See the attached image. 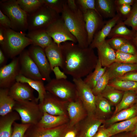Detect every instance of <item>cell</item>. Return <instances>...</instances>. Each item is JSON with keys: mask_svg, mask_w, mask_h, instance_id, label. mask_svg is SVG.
Here are the masks:
<instances>
[{"mask_svg": "<svg viewBox=\"0 0 137 137\" xmlns=\"http://www.w3.org/2000/svg\"><path fill=\"white\" fill-rule=\"evenodd\" d=\"M63 55L61 68L73 78H82L92 72L98 58L93 49L81 47L77 43L67 41L60 45Z\"/></svg>", "mask_w": 137, "mask_h": 137, "instance_id": "6da1fadb", "label": "cell"}, {"mask_svg": "<svg viewBox=\"0 0 137 137\" xmlns=\"http://www.w3.org/2000/svg\"><path fill=\"white\" fill-rule=\"evenodd\" d=\"M66 1L61 16L69 31L77 39V44L82 48L88 47L87 33L83 13L78 7L75 9L69 8Z\"/></svg>", "mask_w": 137, "mask_h": 137, "instance_id": "7a4b0ae2", "label": "cell"}, {"mask_svg": "<svg viewBox=\"0 0 137 137\" xmlns=\"http://www.w3.org/2000/svg\"><path fill=\"white\" fill-rule=\"evenodd\" d=\"M30 44L32 42L25 33L5 28L4 41L0 45L5 54L13 59Z\"/></svg>", "mask_w": 137, "mask_h": 137, "instance_id": "3957f363", "label": "cell"}, {"mask_svg": "<svg viewBox=\"0 0 137 137\" xmlns=\"http://www.w3.org/2000/svg\"><path fill=\"white\" fill-rule=\"evenodd\" d=\"M0 8L10 19L11 29L24 33L28 30V14L20 8L16 0H1L0 1Z\"/></svg>", "mask_w": 137, "mask_h": 137, "instance_id": "277c9868", "label": "cell"}, {"mask_svg": "<svg viewBox=\"0 0 137 137\" xmlns=\"http://www.w3.org/2000/svg\"><path fill=\"white\" fill-rule=\"evenodd\" d=\"M45 87L47 91L65 102L74 101L78 98L75 84L66 79H51Z\"/></svg>", "mask_w": 137, "mask_h": 137, "instance_id": "5b68a950", "label": "cell"}, {"mask_svg": "<svg viewBox=\"0 0 137 137\" xmlns=\"http://www.w3.org/2000/svg\"><path fill=\"white\" fill-rule=\"evenodd\" d=\"M60 16L59 14L44 4L34 12L28 14V30L30 31L46 29Z\"/></svg>", "mask_w": 137, "mask_h": 137, "instance_id": "8992f818", "label": "cell"}, {"mask_svg": "<svg viewBox=\"0 0 137 137\" xmlns=\"http://www.w3.org/2000/svg\"><path fill=\"white\" fill-rule=\"evenodd\" d=\"M13 111L18 113L24 124H37L43 114L39 104L34 101H15Z\"/></svg>", "mask_w": 137, "mask_h": 137, "instance_id": "52a82bcc", "label": "cell"}, {"mask_svg": "<svg viewBox=\"0 0 137 137\" xmlns=\"http://www.w3.org/2000/svg\"><path fill=\"white\" fill-rule=\"evenodd\" d=\"M45 30L54 42L59 46L67 41L78 43L77 39L69 31L61 16Z\"/></svg>", "mask_w": 137, "mask_h": 137, "instance_id": "ba28073f", "label": "cell"}, {"mask_svg": "<svg viewBox=\"0 0 137 137\" xmlns=\"http://www.w3.org/2000/svg\"><path fill=\"white\" fill-rule=\"evenodd\" d=\"M79 98L81 101L89 116H95L96 96L92 89L86 84L82 78H73Z\"/></svg>", "mask_w": 137, "mask_h": 137, "instance_id": "9c48e42d", "label": "cell"}, {"mask_svg": "<svg viewBox=\"0 0 137 137\" xmlns=\"http://www.w3.org/2000/svg\"><path fill=\"white\" fill-rule=\"evenodd\" d=\"M68 103L61 100L47 91L43 100L39 104L43 112H45L53 115L68 116L67 110Z\"/></svg>", "mask_w": 137, "mask_h": 137, "instance_id": "30bf717a", "label": "cell"}, {"mask_svg": "<svg viewBox=\"0 0 137 137\" xmlns=\"http://www.w3.org/2000/svg\"><path fill=\"white\" fill-rule=\"evenodd\" d=\"M19 57L20 74L33 80L44 81L28 50L24 49Z\"/></svg>", "mask_w": 137, "mask_h": 137, "instance_id": "8fae6325", "label": "cell"}, {"mask_svg": "<svg viewBox=\"0 0 137 137\" xmlns=\"http://www.w3.org/2000/svg\"><path fill=\"white\" fill-rule=\"evenodd\" d=\"M20 74L19 57H16L0 68V88L9 89L16 82V77Z\"/></svg>", "mask_w": 137, "mask_h": 137, "instance_id": "7c38bea8", "label": "cell"}, {"mask_svg": "<svg viewBox=\"0 0 137 137\" xmlns=\"http://www.w3.org/2000/svg\"><path fill=\"white\" fill-rule=\"evenodd\" d=\"M28 50L44 80L49 82L51 79L50 74L52 70L44 49L39 46L32 45Z\"/></svg>", "mask_w": 137, "mask_h": 137, "instance_id": "4fadbf2b", "label": "cell"}, {"mask_svg": "<svg viewBox=\"0 0 137 137\" xmlns=\"http://www.w3.org/2000/svg\"><path fill=\"white\" fill-rule=\"evenodd\" d=\"M68 123L51 128H44L37 124H31L27 130L24 137H63L68 127Z\"/></svg>", "mask_w": 137, "mask_h": 137, "instance_id": "5bb4252c", "label": "cell"}, {"mask_svg": "<svg viewBox=\"0 0 137 137\" xmlns=\"http://www.w3.org/2000/svg\"><path fill=\"white\" fill-rule=\"evenodd\" d=\"M82 12L87 33L88 44L89 46L95 34L102 27V16L93 10H87Z\"/></svg>", "mask_w": 137, "mask_h": 137, "instance_id": "9a60e30c", "label": "cell"}, {"mask_svg": "<svg viewBox=\"0 0 137 137\" xmlns=\"http://www.w3.org/2000/svg\"><path fill=\"white\" fill-rule=\"evenodd\" d=\"M34 89L26 83L15 82L9 89V95L16 101H30L38 102Z\"/></svg>", "mask_w": 137, "mask_h": 137, "instance_id": "2e32d148", "label": "cell"}, {"mask_svg": "<svg viewBox=\"0 0 137 137\" xmlns=\"http://www.w3.org/2000/svg\"><path fill=\"white\" fill-rule=\"evenodd\" d=\"M67 110L69 127L79 123L88 116L87 112L79 98L75 101L68 102Z\"/></svg>", "mask_w": 137, "mask_h": 137, "instance_id": "e0dca14e", "label": "cell"}, {"mask_svg": "<svg viewBox=\"0 0 137 137\" xmlns=\"http://www.w3.org/2000/svg\"><path fill=\"white\" fill-rule=\"evenodd\" d=\"M105 122L104 120L98 118L95 116L88 115L79 123L80 134L83 137H93Z\"/></svg>", "mask_w": 137, "mask_h": 137, "instance_id": "ac0fdd59", "label": "cell"}, {"mask_svg": "<svg viewBox=\"0 0 137 137\" xmlns=\"http://www.w3.org/2000/svg\"><path fill=\"white\" fill-rule=\"evenodd\" d=\"M120 15L117 14L108 21L106 24L102 26L101 29L95 34L89 47L93 49L96 48L104 42L112 28L120 20Z\"/></svg>", "mask_w": 137, "mask_h": 137, "instance_id": "d6986e66", "label": "cell"}, {"mask_svg": "<svg viewBox=\"0 0 137 137\" xmlns=\"http://www.w3.org/2000/svg\"><path fill=\"white\" fill-rule=\"evenodd\" d=\"M98 59L103 67H108L116 62L115 51L112 48L105 40L96 48Z\"/></svg>", "mask_w": 137, "mask_h": 137, "instance_id": "ffe728a7", "label": "cell"}, {"mask_svg": "<svg viewBox=\"0 0 137 137\" xmlns=\"http://www.w3.org/2000/svg\"><path fill=\"white\" fill-rule=\"evenodd\" d=\"M26 36L31 41L32 45L39 46L44 49L53 42L44 29L28 31Z\"/></svg>", "mask_w": 137, "mask_h": 137, "instance_id": "44dd1931", "label": "cell"}, {"mask_svg": "<svg viewBox=\"0 0 137 137\" xmlns=\"http://www.w3.org/2000/svg\"><path fill=\"white\" fill-rule=\"evenodd\" d=\"M20 119L16 111L11 112L0 117V137H11L12 132V126L15 121Z\"/></svg>", "mask_w": 137, "mask_h": 137, "instance_id": "7402d4cb", "label": "cell"}, {"mask_svg": "<svg viewBox=\"0 0 137 137\" xmlns=\"http://www.w3.org/2000/svg\"><path fill=\"white\" fill-rule=\"evenodd\" d=\"M68 116L53 115L43 112L41 118L37 125L44 128L56 127L69 122Z\"/></svg>", "mask_w": 137, "mask_h": 137, "instance_id": "603a6c76", "label": "cell"}, {"mask_svg": "<svg viewBox=\"0 0 137 137\" xmlns=\"http://www.w3.org/2000/svg\"><path fill=\"white\" fill-rule=\"evenodd\" d=\"M44 50L52 70L56 66H59L61 68L63 55L60 46L53 41Z\"/></svg>", "mask_w": 137, "mask_h": 137, "instance_id": "cb8c5ba5", "label": "cell"}, {"mask_svg": "<svg viewBox=\"0 0 137 137\" xmlns=\"http://www.w3.org/2000/svg\"><path fill=\"white\" fill-rule=\"evenodd\" d=\"M110 80L128 73L137 71V64L115 62L107 67Z\"/></svg>", "mask_w": 137, "mask_h": 137, "instance_id": "d4e9b609", "label": "cell"}, {"mask_svg": "<svg viewBox=\"0 0 137 137\" xmlns=\"http://www.w3.org/2000/svg\"><path fill=\"white\" fill-rule=\"evenodd\" d=\"M137 123V116L130 119L114 123L107 129L110 136L121 132L132 131Z\"/></svg>", "mask_w": 137, "mask_h": 137, "instance_id": "484cf974", "label": "cell"}, {"mask_svg": "<svg viewBox=\"0 0 137 137\" xmlns=\"http://www.w3.org/2000/svg\"><path fill=\"white\" fill-rule=\"evenodd\" d=\"M43 81L32 79L21 74L18 75L16 78V82L26 83L37 91L38 96L37 99L39 103L42 101L47 92Z\"/></svg>", "mask_w": 137, "mask_h": 137, "instance_id": "4316f807", "label": "cell"}, {"mask_svg": "<svg viewBox=\"0 0 137 137\" xmlns=\"http://www.w3.org/2000/svg\"><path fill=\"white\" fill-rule=\"evenodd\" d=\"M15 101L9 95V89H0V115L4 116L13 111Z\"/></svg>", "mask_w": 137, "mask_h": 137, "instance_id": "83f0119b", "label": "cell"}, {"mask_svg": "<svg viewBox=\"0 0 137 137\" xmlns=\"http://www.w3.org/2000/svg\"><path fill=\"white\" fill-rule=\"evenodd\" d=\"M137 116V103L131 107L122 110L113 115L110 118L105 122L106 123L111 125L117 122L127 120Z\"/></svg>", "mask_w": 137, "mask_h": 137, "instance_id": "f1b7e54d", "label": "cell"}, {"mask_svg": "<svg viewBox=\"0 0 137 137\" xmlns=\"http://www.w3.org/2000/svg\"><path fill=\"white\" fill-rule=\"evenodd\" d=\"M111 105L100 94L96 96L95 116L98 118L104 119V118L111 113Z\"/></svg>", "mask_w": 137, "mask_h": 137, "instance_id": "f546056e", "label": "cell"}, {"mask_svg": "<svg viewBox=\"0 0 137 137\" xmlns=\"http://www.w3.org/2000/svg\"><path fill=\"white\" fill-rule=\"evenodd\" d=\"M114 2L111 0H96V9L101 16L112 18L115 16Z\"/></svg>", "mask_w": 137, "mask_h": 137, "instance_id": "4dcf8cb0", "label": "cell"}, {"mask_svg": "<svg viewBox=\"0 0 137 137\" xmlns=\"http://www.w3.org/2000/svg\"><path fill=\"white\" fill-rule=\"evenodd\" d=\"M107 67L102 66L99 60L98 59L94 70L83 79L84 82L92 89L95 87L97 82L105 72Z\"/></svg>", "mask_w": 137, "mask_h": 137, "instance_id": "1f68e13d", "label": "cell"}, {"mask_svg": "<svg viewBox=\"0 0 137 137\" xmlns=\"http://www.w3.org/2000/svg\"><path fill=\"white\" fill-rule=\"evenodd\" d=\"M124 93L108 84L100 94L112 105L116 106L121 101Z\"/></svg>", "mask_w": 137, "mask_h": 137, "instance_id": "d6a6232c", "label": "cell"}, {"mask_svg": "<svg viewBox=\"0 0 137 137\" xmlns=\"http://www.w3.org/2000/svg\"><path fill=\"white\" fill-rule=\"evenodd\" d=\"M137 92L131 91L124 92L119 103L116 106L113 115L131 107L136 103Z\"/></svg>", "mask_w": 137, "mask_h": 137, "instance_id": "836d02e7", "label": "cell"}, {"mask_svg": "<svg viewBox=\"0 0 137 137\" xmlns=\"http://www.w3.org/2000/svg\"><path fill=\"white\" fill-rule=\"evenodd\" d=\"M133 31L128 29L124 22L119 20L112 28L108 36L109 38L121 37L129 40L132 38Z\"/></svg>", "mask_w": 137, "mask_h": 137, "instance_id": "e575fe53", "label": "cell"}, {"mask_svg": "<svg viewBox=\"0 0 137 137\" xmlns=\"http://www.w3.org/2000/svg\"><path fill=\"white\" fill-rule=\"evenodd\" d=\"M20 8L28 14L32 13L44 4V0H17Z\"/></svg>", "mask_w": 137, "mask_h": 137, "instance_id": "d590c367", "label": "cell"}, {"mask_svg": "<svg viewBox=\"0 0 137 137\" xmlns=\"http://www.w3.org/2000/svg\"><path fill=\"white\" fill-rule=\"evenodd\" d=\"M108 84L124 92L131 91L137 92V82L122 81L115 79L110 80Z\"/></svg>", "mask_w": 137, "mask_h": 137, "instance_id": "8d00e7d4", "label": "cell"}, {"mask_svg": "<svg viewBox=\"0 0 137 137\" xmlns=\"http://www.w3.org/2000/svg\"><path fill=\"white\" fill-rule=\"evenodd\" d=\"M110 80L109 73L107 68L105 73L97 82L94 88L92 89L94 95L97 96L100 94L108 84Z\"/></svg>", "mask_w": 137, "mask_h": 137, "instance_id": "74e56055", "label": "cell"}, {"mask_svg": "<svg viewBox=\"0 0 137 137\" xmlns=\"http://www.w3.org/2000/svg\"><path fill=\"white\" fill-rule=\"evenodd\" d=\"M116 62L131 64H137V54H132L115 51Z\"/></svg>", "mask_w": 137, "mask_h": 137, "instance_id": "f35d334b", "label": "cell"}, {"mask_svg": "<svg viewBox=\"0 0 137 137\" xmlns=\"http://www.w3.org/2000/svg\"><path fill=\"white\" fill-rule=\"evenodd\" d=\"M123 22L125 25L131 27L133 30H137V1L133 5L130 12Z\"/></svg>", "mask_w": 137, "mask_h": 137, "instance_id": "ab89813d", "label": "cell"}, {"mask_svg": "<svg viewBox=\"0 0 137 137\" xmlns=\"http://www.w3.org/2000/svg\"><path fill=\"white\" fill-rule=\"evenodd\" d=\"M31 125L14 122L13 125V131L11 137H24L27 130Z\"/></svg>", "mask_w": 137, "mask_h": 137, "instance_id": "60d3db41", "label": "cell"}, {"mask_svg": "<svg viewBox=\"0 0 137 137\" xmlns=\"http://www.w3.org/2000/svg\"><path fill=\"white\" fill-rule=\"evenodd\" d=\"M65 0H44V4L57 13H61Z\"/></svg>", "mask_w": 137, "mask_h": 137, "instance_id": "b9f144b4", "label": "cell"}, {"mask_svg": "<svg viewBox=\"0 0 137 137\" xmlns=\"http://www.w3.org/2000/svg\"><path fill=\"white\" fill-rule=\"evenodd\" d=\"M75 2L78 7L82 12L88 10H93L98 13L95 7V0H75Z\"/></svg>", "mask_w": 137, "mask_h": 137, "instance_id": "7bdbcfd3", "label": "cell"}, {"mask_svg": "<svg viewBox=\"0 0 137 137\" xmlns=\"http://www.w3.org/2000/svg\"><path fill=\"white\" fill-rule=\"evenodd\" d=\"M112 48L116 51L118 50L123 45L129 41L125 38L115 37L106 40Z\"/></svg>", "mask_w": 137, "mask_h": 137, "instance_id": "ee69618b", "label": "cell"}, {"mask_svg": "<svg viewBox=\"0 0 137 137\" xmlns=\"http://www.w3.org/2000/svg\"><path fill=\"white\" fill-rule=\"evenodd\" d=\"M118 50L127 54H137V50L135 47L129 41L124 44Z\"/></svg>", "mask_w": 137, "mask_h": 137, "instance_id": "f6af8a7d", "label": "cell"}, {"mask_svg": "<svg viewBox=\"0 0 137 137\" xmlns=\"http://www.w3.org/2000/svg\"><path fill=\"white\" fill-rule=\"evenodd\" d=\"M79 131V123L72 127L68 126L63 137H77L78 132Z\"/></svg>", "mask_w": 137, "mask_h": 137, "instance_id": "bcb514c9", "label": "cell"}, {"mask_svg": "<svg viewBox=\"0 0 137 137\" xmlns=\"http://www.w3.org/2000/svg\"><path fill=\"white\" fill-rule=\"evenodd\" d=\"M0 26L5 29H11V24L9 17L0 10Z\"/></svg>", "mask_w": 137, "mask_h": 137, "instance_id": "7dc6e473", "label": "cell"}, {"mask_svg": "<svg viewBox=\"0 0 137 137\" xmlns=\"http://www.w3.org/2000/svg\"><path fill=\"white\" fill-rule=\"evenodd\" d=\"M116 79L120 80L137 82V71L128 73Z\"/></svg>", "mask_w": 137, "mask_h": 137, "instance_id": "c3c4849f", "label": "cell"}, {"mask_svg": "<svg viewBox=\"0 0 137 137\" xmlns=\"http://www.w3.org/2000/svg\"><path fill=\"white\" fill-rule=\"evenodd\" d=\"M93 137H111L107 129L104 125L101 126Z\"/></svg>", "mask_w": 137, "mask_h": 137, "instance_id": "681fc988", "label": "cell"}, {"mask_svg": "<svg viewBox=\"0 0 137 137\" xmlns=\"http://www.w3.org/2000/svg\"><path fill=\"white\" fill-rule=\"evenodd\" d=\"M52 71L53 72L55 76V79H66L67 76L65 74L62 72L60 69L59 67H54Z\"/></svg>", "mask_w": 137, "mask_h": 137, "instance_id": "f907efd6", "label": "cell"}, {"mask_svg": "<svg viewBox=\"0 0 137 137\" xmlns=\"http://www.w3.org/2000/svg\"><path fill=\"white\" fill-rule=\"evenodd\" d=\"M119 7L120 12L122 14L125 15L129 14L132 9L131 5H123L120 6Z\"/></svg>", "mask_w": 137, "mask_h": 137, "instance_id": "816d5d0a", "label": "cell"}, {"mask_svg": "<svg viewBox=\"0 0 137 137\" xmlns=\"http://www.w3.org/2000/svg\"><path fill=\"white\" fill-rule=\"evenodd\" d=\"M116 3L120 6L124 5H132L134 3L133 0H118L116 1Z\"/></svg>", "mask_w": 137, "mask_h": 137, "instance_id": "f5cc1de1", "label": "cell"}, {"mask_svg": "<svg viewBox=\"0 0 137 137\" xmlns=\"http://www.w3.org/2000/svg\"><path fill=\"white\" fill-rule=\"evenodd\" d=\"M5 54L4 52L0 48V65L3 64L5 61L6 58Z\"/></svg>", "mask_w": 137, "mask_h": 137, "instance_id": "db71d44e", "label": "cell"}, {"mask_svg": "<svg viewBox=\"0 0 137 137\" xmlns=\"http://www.w3.org/2000/svg\"><path fill=\"white\" fill-rule=\"evenodd\" d=\"M131 134L134 136H137V123L133 130L131 131Z\"/></svg>", "mask_w": 137, "mask_h": 137, "instance_id": "11a10c76", "label": "cell"}, {"mask_svg": "<svg viewBox=\"0 0 137 137\" xmlns=\"http://www.w3.org/2000/svg\"><path fill=\"white\" fill-rule=\"evenodd\" d=\"M115 137H134L131 134H122L118 135Z\"/></svg>", "mask_w": 137, "mask_h": 137, "instance_id": "9f6ffc18", "label": "cell"}, {"mask_svg": "<svg viewBox=\"0 0 137 137\" xmlns=\"http://www.w3.org/2000/svg\"><path fill=\"white\" fill-rule=\"evenodd\" d=\"M133 41L135 44L137 46V38H136L134 39Z\"/></svg>", "mask_w": 137, "mask_h": 137, "instance_id": "6f0895ef", "label": "cell"}, {"mask_svg": "<svg viewBox=\"0 0 137 137\" xmlns=\"http://www.w3.org/2000/svg\"><path fill=\"white\" fill-rule=\"evenodd\" d=\"M77 137H83V136L81 135L80 134Z\"/></svg>", "mask_w": 137, "mask_h": 137, "instance_id": "680465c9", "label": "cell"}, {"mask_svg": "<svg viewBox=\"0 0 137 137\" xmlns=\"http://www.w3.org/2000/svg\"><path fill=\"white\" fill-rule=\"evenodd\" d=\"M136 103H137V95L136 100Z\"/></svg>", "mask_w": 137, "mask_h": 137, "instance_id": "91938a15", "label": "cell"}, {"mask_svg": "<svg viewBox=\"0 0 137 137\" xmlns=\"http://www.w3.org/2000/svg\"><path fill=\"white\" fill-rule=\"evenodd\" d=\"M136 137H137V136H136Z\"/></svg>", "mask_w": 137, "mask_h": 137, "instance_id": "94428289", "label": "cell"}, {"mask_svg": "<svg viewBox=\"0 0 137 137\" xmlns=\"http://www.w3.org/2000/svg\"><path fill=\"white\" fill-rule=\"evenodd\" d=\"M136 38H137V37H136Z\"/></svg>", "mask_w": 137, "mask_h": 137, "instance_id": "6125c7cd", "label": "cell"}]
</instances>
